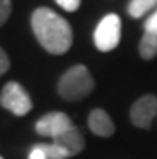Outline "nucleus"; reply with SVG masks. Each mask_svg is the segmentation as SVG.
<instances>
[{
  "instance_id": "1",
  "label": "nucleus",
  "mask_w": 157,
  "mask_h": 159,
  "mask_svg": "<svg viewBox=\"0 0 157 159\" xmlns=\"http://www.w3.org/2000/svg\"><path fill=\"white\" fill-rule=\"evenodd\" d=\"M32 31L39 43L51 55L66 53L72 45V29L63 16L50 8H37L32 13Z\"/></svg>"
},
{
  "instance_id": "10",
  "label": "nucleus",
  "mask_w": 157,
  "mask_h": 159,
  "mask_svg": "<svg viewBox=\"0 0 157 159\" xmlns=\"http://www.w3.org/2000/svg\"><path fill=\"white\" fill-rule=\"evenodd\" d=\"M155 7H157V0H130L127 10L132 18H141L151 10H154Z\"/></svg>"
},
{
  "instance_id": "9",
  "label": "nucleus",
  "mask_w": 157,
  "mask_h": 159,
  "mask_svg": "<svg viewBox=\"0 0 157 159\" xmlns=\"http://www.w3.org/2000/svg\"><path fill=\"white\" fill-rule=\"evenodd\" d=\"M140 53L144 60H152L157 55V29L144 31L140 42Z\"/></svg>"
},
{
  "instance_id": "15",
  "label": "nucleus",
  "mask_w": 157,
  "mask_h": 159,
  "mask_svg": "<svg viewBox=\"0 0 157 159\" xmlns=\"http://www.w3.org/2000/svg\"><path fill=\"white\" fill-rule=\"evenodd\" d=\"M149 29H157V10L144 23V31H149Z\"/></svg>"
},
{
  "instance_id": "14",
  "label": "nucleus",
  "mask_w": 157,
  "mask_h": 159,
  "mask_svg": "<svg viewBox=\"0 0 157 159\" xmlns=\"http://www.w3.org/2000/svg\"><path fill=\"white\" fill-rule=\"evenodd\" d=\"M8 69H10V60H8L5 50L0 47V76H2V74H5Z\"/></svg>"
},
{
  "instance_id": "13",
  "label": "nucleus",
  "mask_w": 157,
  "mask_h": 159,
  "mask_svg": "<svg viewBox=\"0 0 157 159\" xmlns=\"http://www.w3.org/2000/svg\"><path fill=\"white\" fill-rule=\"evenodd\" d=\"M55 2L66 11H76L80 7V0H55Z\"/></svg>"
},
{
  "instance_id": "2",
  "label": "nucleus",
  "mask_w": 157,
  "mask_h": 159,
  "mask_svg": "<svg viewBox=\"0 0 157 159\" xmlns=\"http://www.w3.org/2000/svg\"><path fill=\"white\" fill-rule=\"evenodd\" d=\"M95 89V80L87 66L76 64L61 76L58 82V93L68 101H77L88 97Z\"/></svg>"
},
{
  "instance_id": "17",
  "label": "nucleus",
  "mask_w": 157,
  "mask_h": 159,
  "mask_svg": "<svg viewBox=\"0 0 157 159\" xmlns=\"http://www.w3.org/2000/svg\"><path fill=\"white\" fill-rule=\"evenodd\" d=\"M0 159H3V157H2V156H0Z\"/></svg>"
},
{
  "instance_id": "4",
  "label": "nucleus",
  "mask_w": 157,
  "mask_h": 159,
  "mask_svg": "<svg viewBox=\"0 0 157 159\" xmlns=\"http://www.w3.org/2000/svg\"><path fill=\"white\" fill-rule=\"evenodd\" d=\"M0 105L15 116H24L32 109V100L23 85L8 82L0 93Z\"/></svg>"
},
{
  "instance_id": "11",
  "label": "nucleus",
  "mask_w": 157,
  "mask_h": 159,
  "mask_svg": "<svg viewBox=\"0 0 157 159\" xmlns=\"http://www.w3.org/2000/svg\"><path fill=\"white\" fill-rule=\"evenodd\" d=\"M42 151L45 153V156H47V159H68L69 154L64 151L63 148H59L56 143H39L37 145Z\"/></svg>"
},
{
  "instance_id": "12",
  "label": "nucleus",
  "mask_w": 157,
  "mask_h": 159,
  "mask_svg": "<svg viewBox=\"0 0 157 159\" xmlns=\"http://www.w3.org/2000/svg\"><path fill=\"white\" fill-rule=\"evenodd\" d=\"M11 13V0H0V26H3Z\"/></svg>"
},
{
  "instance_id": "8",
  "label": "nucleus",
  "mask_w": 157,
  "mask_h": 159,
  "mask_svg": "<svg viewBox=\"0 0 157 159\" xmlns=\"http://www.w3.org/2000/svg\"><path fill=\"white\" fill-rule=\"evenodd\" d=\"M53 143H56L59 148H63L64 151L69 154V157L79 154L82 149L85 148V140H84V137H82V134H80V130L76 125H72L63 135H59L58 138H55Z\"/></svg>"
},
{
  "instance_id": "5",
  "label": "nucleus",
  "mask_w": 157,
  "mask_h": 159,
  "mask_svg": "<svg viewBox=\"0 0 157 159\" xmlns=\"http://www.w3.org/2000/svg\"><path fill=\"white\" fill-rule=\"evenodd\" d=\"M72 120L68 114L55 111V113H48L42 116L35 124V130L37 134L42 137H50L51 140L58 138L59 135H63L66 130H69L72 127Z\"/></svg>"
},
{
  "instance_id": "3",
  "label": "nucleus",
  "mask_w": 157,
  "mask_h": 159,
  "mask_svg": "<svg viewBox=\"0 0 157 159\" xmlns=\"http://www.w3.org/2000/svg\"><path fill=\"white\" fill-rule=\"evenodd\" d=\"M120 31H122V23L120 18L116 13H109L101 20L95 29L93 40L95 47L99 52H111L120 42Z\"/></svg>"
},
{
  "instance_id": "7",
  "label": "nucleus",
  "mask_w": 157,
  "mask_h": 159,
  "mask_svg": "<svg viewBox=\"0 0 157 159\" xmlns=\"http://www.w3.org/2000/svg\"><path fill=\"white\" fill-rule=\"evenodd\" d=\"M88 127L98 137H112L116 132V125L111 116L104 109H93L88 116Z\"/></svg>"
},
{
  "instance_id": "6",
  "label": "nucleus",
  "mask_w": 157,
  "mask_h": 159,
  "mask_svg": "<svg viewBox=\"0 0 157 159\" xmlns=\"http://www.w3.org/2000/svg\"><path fill=\"white\" fill-rule=\"evenodd\" d=\"M157 114V97L144 95L133 103L130 109V119L136 127L149 129Z\"/></svg>"
},
{
  "instance_id": "16",
  "label": "nucleus",
  "mask_w": 157,
  "mask_h": 159,
  "mask_svg": "<svg viewBox=\"0 0 157 159\" xmlns=\"http://www.w3.org/2000/svg\"><path fill=\"white\" fill-rule=\"evenodd\" d=\"M27 159H47V156H45V153L42 151V149L39 148V146H34L32 149H31V153H29V157Z\"/></svg>"
}]
</instances>
